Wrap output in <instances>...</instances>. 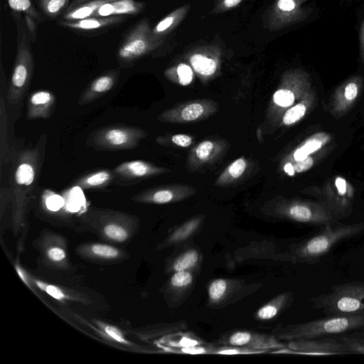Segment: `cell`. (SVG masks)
<instances>
[{
    "label": "cell",
    "instance_id": "1",
    "mask_svg": "<svg viewBox=\"0 0 364 364\" xmlns=\"http://www.w3.org/2000/svg\"><path fill=\"white\" fill-rule=\"evenodd\" d=\"M363 230V223L327 225L317 234L291 246L282 255V259L292 263H317L338 242L359 235Z\"/></svg>",
    "mask_w": 364,
    "mask_h": 364
},
{
    "label": "cell",
    "instance_id": "2",
    "mask_svg": "<svg viewBox=\"0 0 364 364\" xmlns=\"http://www.w3.org/2000/svg\"><path fill=\"white\" fill-rule=\"evenodd\" d=\"M364 326V314L332 316L308 322L279 325L273 334L280 341L317 338L353 331Z\"/></svg>",
    "mask_w": 364,
    "mask_h": 364
},
{
    "label": "cell",
    "instance_id": "3",
    "mask_svg": "<svg viewBox=\"0 0 364 364\" xmlns=\"http://www.w3.org/2000/svg\"><path fill=\"white\" fill-rule=\"evenodd\" d=\"M267 215L293 222L326 226L338 220L324 203L297 199H277L267 205Z\"/></svg>",
    "mask_w": 364,
    "mask_h": 364
},
{
    "label": "cell",
    "instance_id": "4",
    "mask_svg": "<svg viewBox=\"0 0 364 364\" xmlns=\"http://www.w3.org/2000/svg\"><path fill=\"white\" fill-rule=\"evenodd\" d=\"M311 301L314 308L333 316L364 314V282L336 284L328 293L314 297Z\"/></svg>",
    "mask_w": 364,
    "mask_h": 364
},
{
    "label": "cell",
    "instance_id": "5",
    "mask_svg": "<svg viewBox=\"0 0 364 364\" xmlns=\"http://www.w3.org/2000/svg\"><path fill=\"white\" fill-rule=\"evenodd\" d=\"M12 15L17 24L18 48L6 98L10 105H16L26 94L32 78L34 60L28 33L16 15Z\"/></svg>",
    "mask_w": 364,
    "mask_h": 364
},
{
    "label": "cell",
    "instance_id": "6",
    "mask_svg": "<svg viewBox=\"0 0 364 364\" xmlns=\"http://www.w3.org/2000/svg\"><path fill=\"white\" fill-rule=\"evenodd\" d=\"M147 134L139 127L111 125L92 132L86 143L97 150H129L136 148Z\"/></svg>",
    "mask_w": 364,
    "mask_h": 364
},
{
    "label": "cell",
    "instance_id": "7",
    "mask_svg": "<svg viewBox=\"0 0 364 364\" xmlns=\"http://www.w3.org/2000/svg\"><path fill=\"white\" fill-rule=\"evenodd\" d=\"M259 284H247L243 279L218 278L213 280L208 288V306L222 308L235 303L256 291Z\"/></svg>",
    "mask_w": 364,
    "mask_h": 364
},
{
    "label": "cell",
    "instance_id": "8",
    "mask_svg": "<svg viewBox=\"0 0 364 364\" xmlns=\"http://www.w3.org/2000/svg\"><path fill=\"white\" fill-rule=\"evenodd\" d=\"M151 48L147 23L138 22L127 31L120 43L116 53L117 62L122 68L131 67Z\"/></svg>",
    "mask_w": 364,
    "mask_h": 364
},
{
    "label": "cell",
    "instance_id": "9",
    "mask_svg": "<svg viewBox=\"0 0 364 364\" xmlns=\"http://www.w3.org/2000/svg\"><path fill=\"white\" fill-rule=\"evenodd\" d=\"M217 344L243 347L267 353L285 348L287 346L274 334L240 330L222 336Z\"/></svg>",
    "mask_w": 364,
    "mask_h": 364
},
{
    "label": "cell",
    "instance_id": "10",
    "mask_svg": "<svg viewBox=\"0 0 364 364\" xmlns=\"http://www.w3.org/2000/svg\"><path fill=\"white\" fill-rule=\"evenodd\" d=\"M216 110L214 102L196 100L164 111L157 119L166 123H188L208 117Z\"/></svg>",
    "mask_w": 364,
    "mask_h": 364
},
{
    "label": "cell",
    "instance_id": "11",
    "mask_svg": "<svg viewBox=\"0 0 364 364\" xmlns=\"http://www.w3.org/2000/svg\"><path fill=\"white\" fill-rule=\"evenodd\" d=\"M287 346L288 350L282 348L273 350L272 353L337 355L350 353L343 342L339 343L333 339H300L289 341Z\"/></svg>",
    "mask_w": 364,
    "mask_h": 364
},
{
    "label": "cell",
    "instance_id": "12",
    "mask_svg": "<svg viewBox=\"0 0 364 364\" xmlns=\"http://www.w3.org/2000/svg\"><path fill=\"white\" fill-rule=\"evenodd\" d=\"M196 192L188 185L172 184L155 187L146 190L133 197V199L143 203L166 204L176 203L188 198Z\"/></svg>",
    "mask_w": 364,
    "mask_h": 364
},
{
    "label": "cell",
    "instance_id": "13",
    "mask_svg": "<svg viewBox=\"0 0 364 364\" xmlns=\"http://www.w3.org/2000/svg\"><path fill=\"white\" fill-rule=\"evenodd\" d=\"M113 171L122 180H138L169 172L170 170L143 161L132 160L124 161L117 166Z\"/></svg>",
    "mask_w": 364,
    "mask_h": 364
},
{
    "label": "cell",
    "instance_id": "14",
    "mask_svg": "<svg viewBox=\"0 0 364 364\" xmlns=\"http://www.w3.org/2000/svg\"><path fill=\"white\" fill-rule=\"evenodd\" d=\"M129 16H111L105 17H89L77 21L60 20L58 23L61 26L80 32H97L108 30L123 23Z\"/></svg>",
    "mask_w": 364,
    "mask_h": 364
},
{
    "label": "cell",
    "instance_id": "15",
    "mask_svg": "<svg viewBox=\"0 0 364 364\" xmlns=\"http://www.w3.org/2000/svg\"><path fill=\"white\" fill-rule=\"evenodd\" d=\"M119 76L117 70H111L97 77L82 92L78 105H87L107 93L116 85Z\"/></svg>",
    "mask_w": 364,
    "mask_h": 364
},
{
    "label": "cell",
    "instance_id": "16",
    "mask_svg": "<svg viewBox=\"0 0 364 364\" xmlns=\"http://www.w3.org/2000/svg\"><path fill=\"white\" fill-rule=\"evenodd\" d=\"M203 261L200 250L195 246L186 245L177 250L169 262L168 271L177 272L182 271H195Z\"/></svg>",
    "mask_w": 364,
    "mask_h": 364
},
{
    "label": "cell",
    "instance_id": "17",
    "mask_svg": "<svg viewBox=\"0 0 364 364\" xmlns=\"http://www.w3.org/2000/svg\"><path fill=\"white\" fill-rule=\"evenodd\" d=\"M55 97L48 90H38L31 94L28 100L26 117L29 119H47L53 110Z\"/></svg>",
    "mask_w": 364,
    "mask_h": 364
},
{
    "label": "cell",
    "instance_id": "18",
    "mask_svg": "<svg viewBox=\"0 0 364 364\" xmlns=\"http://www.w3.org/2000/svg\"><path fill=\"white\" fill-rule=\"evenodd\" d=\"M225 145L219 140H204L196 146L188 157L189 167L200 168L216 159L224 149Z\"/></svg>",
    "mask_w": 364,
    "mask_h": 364
},
{
    "label": "cell",
    "instance_id": "19",
    "mask_svg": "<svg viewBox=\"0 0 364 364\" xmlns=\"http://www.w3.org/2000/svg\"><path fill=\"white\" fill-rule=\"evenodd\" d=\"M142 6L134 0H112L102 5L92 17L134 15L140 12Z\"/></svg>",
    "mask_w": 364,
    "mask_h": 364
},
{
    "label": "cell",
    "instance_id": "20",
    "mask_svg": "<svg viewBox=\"0 0 364 364\" xmlns=\"http://www.w3.org/2000/svg\"><path fill=\"white\" fill-rule=\"evenodd\" d=\"M205 215H196L176 226L166 240L167 246L182 245L191 239L201 228Z\"/></svg>",
    "mask_w": 364,
    "mask_h": 364
},
{
    "label": "cell",
    "instance_id": "21",
    "mask_svg": "<svg viewBox=\"0 0 364 364\" xmlns=\"http://www.w3.org/2000/svg\"><path fill=\"white\" fill-rule=\"evenodd\" d=\"M293 301V294L284 291L277 295L256 312V318L262 321H269L276 317L287 308Z\"/></svg>",
    "mask_w": 364,
    "mask_h": 364
},
{
    "label": "cell",
    "instance_id": "22",
    "mask_svg": "<svg viewBox=\"0 0 364 364\" xmlns=\"http://www.w3.org/2000/svg\"><path fill=\"white\" fill-rule=\"evenodd\" d=\"M112 0H89L75 6H69L63 14L61 20L77 21L92 17L104 4Z\"/></svg>",
    "mask_w": 364,
    "mask_h": 364
},
{
    "label": "cell",
    "instance_id": "23",
    "mask_svg": "<svg viewBox=\"0 0 364 364\" xmlns=\"http://www.w3.org/2000/svg\"><path fill=\"white\" fill-rule=\"evenodd\" d=\"M115 178L113 170L102 169L82 176L75 184L83 189L100 188L108 186Z\"/></svg>",
    "mask_w": 364,
    "mask_h": 364
},
{
    "label": "cell",
    "instance_id": "24",
    "mask_svg": "<svg viewBox=\"0 0 364 364\" xmlns=\"http://www.w3.org/2000/svg\"><path fill=\"white\" fill-rule=\"evenodd\" d=\"M193 282L194 277L191 271L173 273L169 279V289L172 294L176 296V302L191 291Z\"/></svg>",
    "mask_w": 364,
    "mask_h": 364
},
{
    "label": "cell",
    "instance_id": "25",
    "mask_svg": "<svg viewBox=\"0 0 364 364\" xmlns=\"http://www.w3.org/2000/svg\"><path fill=\"white\" fill-rule=\"evenodd\" d=\"M6 102L1 97L0 100V156L1 170L7 166L11 161L13 152L9 150L8 143V124Z\"/></svg>",
    "mask_w": 364,
    "mask_h": 364
},
{
    "label": "cell",
    "instance_id": "26",
    "mask_svg": "<svg viewBox=\"0 0 364 364\" xmlns=\"http://www.w3.org/2000/svg\"><path fill=\"white\" fill-rule=\"evenodd\" d=\"M247 167V162L244 157L237 159L222 173L215 184L217 186H225L232 183L244 174Z\"/></svg>",
    "mask_w": 364,
    "mask_h": 364
},
{
    "label": "cell",
    "instance_id": "27",
    "mask_svg": "<svg viewBox=\"0 0 364 364\" xmlns=\"http://www.w3.org/2000/svg\"><path fill=\"white\" fill-rule=\"evenodd\" d=\"M70 0H35L41 13L50 20L62 16L70 6Z\"/></svg>",
    "mask_w": 364,
    "mask_h": 364
},
{
    "label": "cell",
    "instance_id": "28",
    "mask_svg": "<svg viewBox=\"0 0 364 364\" xmlns=\"http://www.w3.org/2000/svg\"><path fill=\"white\" fill-rule=\"evenodd\" d=\"M328 140V136L324 134L312 136L298 147L293 153L294 161H301L318 151Z\"/></svg>",
    "mask_w": 364,
    "mask_h": 364
},
{
    "label": "cell",
    "instance_id": "29",
    "mask_svg": "<svg viewBox=\"0 0 364 364\" xmlns=\"http://www.w3.org/2000/svg\"><path fill=\"white\" fill-rule=\"evenodd\" d=\"M362 85V79L359 76L353 77L346 82L341 88L338 97H343V100L338 105L341 109H346L347 105L352 104L358 96Z\"/></svg>",
    "mask_w": 364,
    "mask_h": 364
},
{
    "label": "cell",
    "instance_id": "30",
    "mask_svg": "<svg viewBox=\"0 0 364 364\" xmlns=\"http://www.w3.org/2000/svg\"><path fill=\"white\" fill-rule=\"evenodd\" d=\"M12 11L23 13L33 18L38 23L44 21V18L34 6L32 0H6Z\"/></svg>",
    "mask_w": 364,
    "mask_h": 364
},
{
    "label": "cell",
    "instance_id": "31",
    "mask_svg": "<svg viewBox=\"0 0 364 364\" xmlns=\"http://www.w3.org/2000/svg\"><path fill=\"white\" fill-rule=\"evenodd\" d=\"M191 63L194 70L203 75H210L216 70V63L202 55H194L191 58Z\"/></svg>",
    "mask_w": 364,
    "mask_h": 364
},
{
    "label": "cell",
    "instance_id": "32",
    "mask_svg": "<svg viewBox=\"0 0 364 364\" xmlns=\"http://www.w3.org/2000/svg\"><path fill=\"white\" fill-rule=\"evenodd\" d=\"M307 105V102H302L287 109L282 117L283 124L291 125L299 121L306 114Z\"/></svg>",
    "mask_w": 364,
    "mask_h": 364
},
{
    "label": "cell",
    "instance_id": "33",
    "mask_svg": "<svg viewBox=\"0 0 364 364\" xmlns=\"http://www.w3.org/2000/svg\"><path fill=\"white\" fill-rule=\"evenodd\" d=\"M267 352L262 350H256L243 347L228 346V345H215L212 354L218 355H249L259 354Z\"/></svg>",
    "mask_w": 364,
    "mask_h": 364
},
{
    "label": "cell",
    "instance_id": "34",
    "mask_svg": "<svg viewBox=\"0 0 364 364\" xmlns=\"http://www.w3.org/2000/svg\"><path fill=\"white\" fill-rule=\"evenodd\" d=\"M295 100L294 92L287 88L279 89L273 95L274 102L282 107H290Z\"/></svg>",
    "mask_w": 364,
    "mask_h": 364
},
{
    "label": "cell",
    "instance_id": "35",
    "mask_svg": "<svg viewBox=\"0 0 364 364\" xmlns=\"http://www.w3.org/2000/svg\"><path fill=\"white\" fill-rule=\"evenodd\" d=\"M201 344H204V342L191 333H185L184 336H180V338H176V340L171 341L169 343V346L174 348L195 346Z\"/></svg>",
    "mask_w": 364,
    "mask_h": 364
},
{
    "label": "cell",
    "instance_id": "36",
    "mask_svg": "<svg viewBox=\"0 0 364 364\" xmlns=\"http://www.w3.org/2000/svg\"><path fill=\"white\" fill-rule=\"evenodd\" d=\"M215 344H203L184 347V348H175L169 351L175 353H184V354H212Z\"/></svg>",
    "mask_w": 364,
    "mask_h": 364
},
{
    "label": "cell",
    "instance_id": "37",
    "mask_svg": "<svg viewBox=\"0 0 364 364\" xmlns=\"http://www.w3.org/2000/svg\"><path fill=\"white\" fill-rule=\"evenodd\" d=\"M104 231L109 238L117 242L124 241L127 237V231L122 226L115 224L106 225Z\"/></svg>",
    "mask_w": 364,
    "mask_h": 364
},
{
    "label": "cell",
    "instance_id": "38",
    "mask_svg": "<svg viewBox=\"0 0 364 364\" xmlns=\"http://www.w3.org/2000/svg\"><path fill=\"white\" fill-rule=\"evenodd\" d=\"M343 341L350 353L364 354V339L345 337Z\"/></svg>",
    "mask_w": 364,
    "mask_h": 364
},
{
    "label": "cell",
    "instance_id": "39",
    "mask_svg": "<svg viewBox=\"0 0 364 364\" xmlns=\"http://www.w3.org/2000/svg\"><path fill=\"white\" fill-rule=\"evenodd\" d=\"M92 252L99 256L106 257V258H114L116 257L118 255V251L117 249L101 244H97L92 247Z\"/></svg>",
    "mask_w": 364,
    "mask_h": 364
},
{
    "label": "cell",
    "instance_id": "40",
    "mask_svg": "<svg viewBox=\"0 0 364 364\" xmlns=\"http://www.w3.org/2000/svg\"><path fill=\"white\" fill-rule=\"evenodd\" d=\"M179 83L182 85H187L192 81L193 71L186 64H180L177 68Z\"/></svg>",
    "mask_w": 364,
    "mask_h": 364
},
{
    "label": "cell",
    "instance_id": "41",
    "mask_svg": "<svg viewBox=\"0 0 364 364\" xmlns=\"http://www.w3.org/2000/svg\"><path fill=\"white\" fill-rule=\"evenodd\" d=\"M48 192L49 195L47 196L46 205L48 210L51 211H57L63 205L64 200L60 196L49 191Z\"/></svg>",
    "mask_w": 364,
    "mask_h": 364
},
{
    "label": "cell",
    "instance_id": "42",
    "mask_svg": "<svg viewBox=\"0 0 364 364\" xmlns=\"http://www.w3.org/2000/svg\"><path fill=\"white\" fill-rule=\"evenodd\" d=\"M172 144L180 147H188L193 143L192 136L185 134H176L171 136L169 139Z\"/></svg>",
    "mask_w": 364,
    "mask_h": 364
},
{
    "label": "cell",
    "instance_id": "43",
    "mask_svg": "<svg viewBox=\"0 0 364 364\" xmlns=\"http://www.w3.org/2000/svg\"><path fill=\"white\" fill-rule=\"evenodd\" d=\"M291 164L294 173H299L309 170L314 165V159L309 156L303 160L294 161V163Z\"/></svg>",
    "mask_w": 364,
    "mask_h": 364
},
{
    "label": "cell",
    "instance_id": "44",
    "mask_svg": "<svg viewBox=\"0 0 364 364\" xmlns=\"http://www.w3.org/2000/svg\"><path fill=\"white\" fill-rule=\"evenodd\" d=\"M25 26L27 29V33L31 42H34L36 39V26L37 22L31 17L24 15Z\"/></svg>",
    "mask_w": 364,
    "mask_h": 364
},
{
    "label": "cell",
    "instance_id": "45",
    "mask_svg": "<svg viewBox=\"0 0 364 364\" xmlns=\"http://www.w3.org/2000/svg\"><path fill=\"white\" fill-rule=\"evenodd\" d=\"M105 331L112 338L117 341V342L122 343H129L124 338L122 333L119 330L112 326H107L105 327Z\"/></svg>",
    "mask_w": 364,
    "mask_h": 364
},
{
    "label": "cell",
    "instance_id": "46",
    "mask_svg": "<svg viewBox=\"0 0 364 364\" xmlns=\"http://www.w3.org/2000/svg\"><path fill=\"white\" fill-rule=\"evenodd\" d=\"M48 257L53 261H61L65 257L64 250L59 247H53L48 252Z\"/></svg>",
    "mask_w": 364,
    "mask_h": 364
},
{
    "label": "cell",
    "instance_id": "47",
    "mask_svg": "<svg viewBox=\"0 0 364 364\" xmlns=\"http://www.w3.org/2000/svg\"><path fill=\"white\" fill-rule=\"evenodd\" d=\"M45 291L55 299L61 300L65 298L64 293L57 287L54 285H46Z\"/></svg>",
    "mask_w": 364,
    "mask_h": 364
},
{
    "label": "cell",
    "instance_id": "48",
    "mask_svg": "<svg viewBox=\"0 0 364 364\" xmlns=\"http://www.w3.org/2000/svg\"><path fill=\"white\" fill-rule=\"evenodd\" d=\"M358 40L360 56L363 63L364 64V20L360 27Z\"/></svg>",
    "mask_w": 364,
    "mask_h": 364
},
{
    "label": "cell",
    "instance_id": "49",
    "mask_svg": "<svg viewBox=\"0 0 364 364\" xmlns=\"http://www.w3.org/2000/svg\"><path fill=\"white\" fill-rule=\"evenodd\" d=\"M173 22V18L172 17H166L161 21L159 23V24L156 26L155 28V31L157 33L162 32L165 31L167 28H168Z\"/></svg>",
    "mask_w": 364,
    "mask_h": 364
},
{
    "label": "cell",
    "instance_id": "50",
    "mask_svg": "<svg viewBox=\"0 0 364 364\" xmlns=\"http://www.w3.org/2000/svg\"><path fill=\"white\" fill-rule=\"evenodd\" d=\"M284 170L289 176H294L295 173L294 168H293L292 164L291 162H288L284 165Z\"/></svg>",
    "mask_w": 364,
    "mask_h": 364
},
{
    "label": "cell",
    "instance_id": "51",
    "mask_svg": "<svg viewBox=\"0 0 364 364\" xmlns=\"http://www.w3.org/2000/svg\"><path fill=\"white\" fill-rule=\"evenodd\" d=\"M241 0H225V4L228 7H232L240 2Z\"/></svg>",
    "mask_w": 364,
    "mask_h": 364
},
{
    "label": "cell",
    "instance_id": "52",
    "mask_svg": "<svg viewBox=\"0 0 364 364\" xmlns=\"http://www.w3.org/2000/svg\"><path fill=\"white\" fill-rule=\"evenodd\" d=\"M16 271L18 273V275L21 277V279L23 282H26V279H25L26 278L24 277V274H23L22 271L21 270V269L18 267H16Z\"/></svg>",
    "mask_w": 364,
    "mask_h": 364
},
{
    "label": "cell",
    "instance_id": "53",
    "mask_svg": "<svg viewBox=\"0 0 364 364\" xmlns=\"http://www.w3.org/2000/svg\"><path fill=\"white\" fill-rule=\"evenodd\" d=\"M36 284L40 287L41 289L45 291V289L46 287V284L45 283H43L40 281H36Z\"/></svg>",
    "mask_w": 364,
    "mask_h": 364
},
{
    "label": "cell",
    "instance_id": "54",
    "mask_svg": "<svg viewBox=\"0 0 364 364\" xmlns=\"http://www.w3.org/2000/svg\"><path fill=\"white\" fill-rule=\"evenodd\" d=\"M89 1V0H73L72 1V3L70 4V6H75V5H77L80 3H82V2H84V1Z\"/></svg>",
    "mask_w": 364,
    "mask_h": 364
}]
</instances>
